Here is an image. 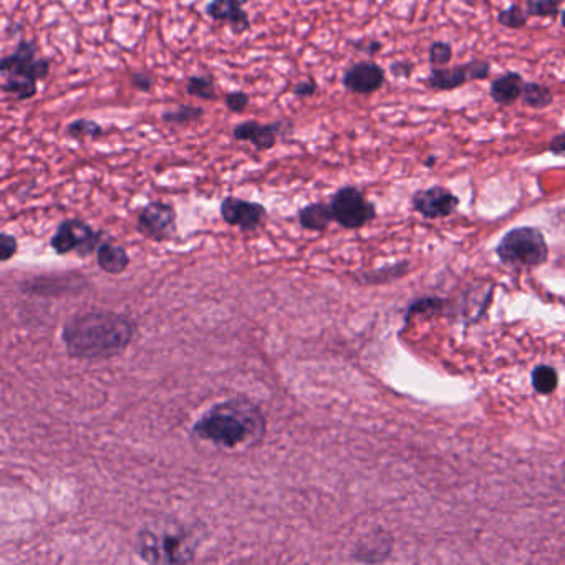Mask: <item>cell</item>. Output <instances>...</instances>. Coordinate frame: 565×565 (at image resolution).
Returning a JSON list of instances; mask_svg holds the SVG:
<instances>
[{
	"mask_svg": "<svg viewBox=\"0 0 565 565\" xmlns=\"http://www.w3.org/2000/svg\"><path fill=\"white\" fill-rule=\"evenodd\" d=\"M136 332V322L130 315L97 308L66 322L61 341L72 358L99 362L121 355L135 340Z\"/></svg>",
	"mask_w": 565,
	"mask_h": 565,
	"instance_id": "obj_1",
	"label": "cell"
},
{
	"mask_svg": "<svg viewBox=\"0 0 565 565\" xmlns=\"http://www.w3.org/2000/svg\"><path fill=\"white\" fill-rule=\"evenodd\" d=\"M267 433V418L257 403L245 396L227 398L216 403L199 416L191 436L199 443L236 451L255 448Z\"/></svg>",
	"mask_w": 565,
	"mask_h": 565,
	"instance_id": "obj_2",
	"label": "cell"
},
{
	"mask_svg": "<svg viewBox=\"0 0 565 565\" xmlns=\"http://www.w3.org/2000/svg\"><path fill=\"white\" fill-rule=\"evenodd\" d=\"M199 537L181 522L169 521L156 525H143L135 539V552L148 564L194 562Z\"/></svg>",
	"mask_w": 565,
	"mask_h": 565,
	"instance_id": "obj_3",
	"label": "cell"
},
{
	"mask_svg": "<svg viewBox=\"0 0 565 565\" xmlns=\"http://www.w3.org/2000/svg\"><path fill=\"white\" fill-rule=\"evenodd\" d=\"M496 253L504 264L540 265L547 260L549 247L537 227H516L502 237Z\"/></svg>",
	"mask_w": 565,
	"mask_h": 565,
	"instance_id": "obj_4",
	"label": "cell"
},
{
	"mask_svg": "<svg viewBox=\"0 0 565 565\" xmlns=\"http://www.w3.org/2000/svg\"><path fill=\"white\" fill-rule=\"evenodd\" d=\"M103 241V232L93 229L82 219H65L56 226L50 245L59 255L75 254L78 257H90L97 253Z\"/></svg>",
	"mask_w": 565,
	"mask_h": 565,
	"instance_id": "obj_5",
	"label": "cell"
},
{
	"mask_svg": "<svg viewBox=\"0 0 565 565\" xmlns=\"http://www.w3.org/2000/svg\"><path fill=\"white\" fill-rule=\"evenodd\" d=\"M334 221L345 229H360L377 217L375 204L355 186H344L332 196L330 201Z\"/></svg>",
	"mask_w": 565,
	"mask_h": 565,
	"instance_id": "obj_6",
	"label": "cell"
},
{
	"mask_svg": "<svg viewBox=\"0 0 565 565\" xmlns=\"http://www.w3.org/2000/svg\"><path fill=\"white\" fill-rule=\"evenodd\" d=\"M39 45L33 40H22L11 55L0 60V72L4 77H25L33 82H42L49 77L50 61L39 59Z\"/></svg>",
	"mask_w": 565,
	"mask_h": 565,
	"instance_id": "obj_7",
	"label": "cell"
},
{
	"mask_svg": "<svg viewBox=\"0 0 565 565\" xmlns=\"http://www.w3.org/2000/svg\"><path fill=\"white\" fill-rule=\"evenodd\" d=\"M176 209L168 202L153 201L141 209L136 217V231L146 239L164 242L176 234Z\"/></svg>",
	"mask_w": 565,
	"mask_h": 565,
	"instance_id": "obj_8",
	"label": "cell"
},
{
	"mask_svg": "<svg viewBox=\"0 0 565 565\" xmlns=\"http://www.w3.org/2000/svg\"><path fill=\"white\" fill-rule=\"evenodd\" d=\"M221 217L226 224L237 227L242 232H254L264 224L267 211L260 202L227 196L221 202Z\"/></svg>",
	"mask_w": 565,
	"mask_h": 565,
	"instance_id": "obj_9",
	"label": "cell"
},
{
	"mask_svg": "<svg viewBox=\"0 0 565 565\" xmlns=\"http://www.w3.org/2000/svg\"><path fill=\"white\" fill-rule=\"evenodd\" d=\"M491 72V65L484 60L469 61L459 66H435L431 70L428 85L435 90H453L464 85L469 80H482Z\"/></svg>",
	"mask_w": 565,
	"mask_h": 565,
	"instance_id": "obj_10",
	"label": "cell"
},
{
	"mask_svg": "<svg viewBox=\"0 0 565 565\" xmlns=\"http://www.w3.org/2000/svg\"><path fill=\"white\" fill-rule=\"evenodd\" d=\"M292 131L293 126L288 121H274L270 125H262V123L247 120L234 126L232 136L237 141L253 143L259 151H267L274 148L279 136L291 135Z\"/></svg>",
	"mask_w": 565,
	"mask_h": 565,
	"instance_id": "obj_11",
	"label": "cell"
},
{
	"mask_svg": "<svg viewBox=\"0 0 565 565\" xmlns=\"http://www.w3.org/2000/svg\"><path fill=\"white\" fill-rule=\"evenodd\" d=\"M458 204L459 199L449 189L441 186L423 189L413 196V207L428 219H438V217L453 214Z\"/></svg>",
	"mask_w": 565,
	"mask_h": 565,
	"instance_id": "obj_12",
	"label": "cell"
},
{
	"mask_svg": "<svg viewBox=\"0 0 565 565\" xmlns=\"http://www.w3.org/2000/svg\"><path fill=\"white\" fill-rule=\"evenodd\" d=\"M341 83L351 93L372 95L383 87L384 72L375 61H358L345 70Z\"/></svg>",
	"mask_w": 565,
	"mask_h": 565,
	"instance_id": "obj_13",
	"label": "cell"
},
{
	"mask_svg": "<svg viewBox=\"0 0 565 565\" xmlns=\"http://www.w3.org/2000/svg\"><path fill=\"white\" fill-rule=\"evenodd\" d=\"M247 0H211L207 2L206 16L216 22H226L236 33H244L250 27V20L244 11Z\"/></svg>",
	"mask_w": 565,
	"mask_h": 565,
	"instance_id": "obj_14",
	"label": "cell"
},
{
	"mask_svg": "<svg viewBox=\"0 0 565 565\" xmlns=\"http://www.w3.org/2000/svg\"><path fill=\"white\" fill-rule=\"evenodd\" d=\"M97 264L103 272L120 275L130 267L131 257L123 245L110 239H103L97 249Z\"/></svg>",
	"mask_w": 565,
	"mask_h": 565,
	"instance_id": "obj_15",
	"label": "cell"
},
{
	"mask_svg": "<svg viewBox=\"0 0 565 565\" xmlns=\"http://www.w3.org/2000/svg\"><path fill=\"white\" fill-rule=\"evenodd\" d=\"M297 219L305 231L324 232L334 221V214H332L330 204L310 202L298 209Z\"/></svg>",
	"mask_w": 565,
	"mask_h": 565,
	"instance_id": "obj_16",
	"label": "cell"
},
{
	"mask_svg": "<svg viewBox=\"0 0 565 565\" xmlns=\"http://www.w3.org/2000/svg\"><path fill=\"white\" fill-rule=\"evenodd\" d=\"M524 80L519 73L511 72L501 75L491 83V98L499 104H511L522 97Z\"/></svg>",
	"mask_w": 565,
	"mask_h": 565,
	"instance_id": "obj_17",
	"label": "cell"
},
{
	"mask_svg": "<svg viewBox=\"0 0 565 565\" xmlns=\"http://www.w3.org/2000/svg\"><path fill=\"white\" fill-rule=\"evenodd\" d=\"M2 92L11 95L17 102H25L37 95V82L25 77H4Z\"/></svg>",
	"mask_w": 565,
	"mask_h": 565,
	"instance_id": "obj_18",
	"label": "cell"
},
{
	"mask_svg": "<svg viewBox=\"0 0 565 565\" xmlns=\"http://www.w3.org/2000/svg\"><path fill=\"white\" fill-rule=\"evenodd\" d=\"M204 115L206 113H204L202 108L193 107V104H179L174 110L164 111L161 118L169 125H189V123L201 121Z\"/></svg>",
	"mask_w": 565,
	"mask_h": 565,
	"instance_id": "obj_19",
	"label": "cell"
},
{
	"mask_svg": "<svg viewBox=\"0 0 565 565\" xmlns=\"http://www.w3.org/2000/svg\"><path fill=\"white\" fill-rule=\"evenodd\" d=\"M522 102L530 108H545L552 103V93L547 87L539 83H524V90H522Z\"/></svg>",
	"mask_w": 565,
	"mask_h": 565,
	"instance_id": "obj_20",
	"label": "cell"
},
{
	"mask_svg": "<svg viewBox=\"0 0 565 565\" xmlns=\"http://www.w3.org/2000/svg\"><path fill=\"white\" fill-rule=\"evenodd\" d=\"M559 384V375L552 367L547 365H540V367L534 368L533 372V387L534 390L540 393V395H549L552 393Z\"/></svg>",
	"mask_w": 565,
	"mask_h": 565,
	"instance_id": "obj_21",
	"label": "cell"
},
{
	"mask_svg": "<svg viewBox=\"0 0 565 565\" xmlns=\"http://www.w3.org/2000/svg\"><path fill=\"white\" fill-rule=\"evenodd\" d=\"M186 92L191 97L206 99V102L216 99L214 82H212L211 77H206V75H193V77H189L186 82Z\"/></svg>",
	"mask_w": 565,
	"mask_h": 565,
	"instance_id": "obj_22",
	"label": "cell"
},
{
	"mask_svg": "<svg viewBox=\"0 0 565 565\" xmlns=\"http://www.w3.org/2000/svg\"><path fill=\"white\" fill-rule=\"evenodd\" d=\"M66 136L70 138H99L103 135V126L93 120L80 118L68 123L65 128Z\"/></svg>",
	"mask_w": 565,
	"mask_h": 565,
	"instance_id": "obj_23",
	"label": "cell"
},
{
	"mask_svg": "<svg viewBox=\"0 0 565 565\" xmlns=\"http://www.w3.org/2000/svg\"><path fill=\"white\" fill-rule=\"evenodd\" d=\"M527 17L529 13L524 12L521 6H511L499 13L497 22L507 28H522L527 23Z\"/></svg>",
	"mask_w": 565,
	"mask_h": 565,
	"instance_id": "obj_24",
	"label": "cell"
},
{
	"mask_svg": "<svg viewBox=\"0 0 565 565\" xmlns=\"http://www.w3.org/2000/svg\"><path fill=\"white\" fill-rule=\"evenodd\" d=\"M525 12L533 17H554L559 13V0H525Z\"/></svg>",
	"mask_w": 565,
	"mask_h": 565,
	"instance_id": "obj_25",
	"label": "cell"
},
{
	"mask_svg": "<svg viewBox=\"0 0 565 565\" xmlns=\"http://www.w3.org/2000/svg\"><path fill=\"white\" fill-rule=\"evenodd\" d=\"M453 59V49L444 42H436L430 49V61L433 66H444Z\"/></svg>",
	"mask_w": 565,
	"mask_h": 565,
	"instance_id": "obj_26",
	"label": "cell"
},
{
	"mask_svg": "<svg viewBox=\"0 0 565 565\" xmlns=\"http://www.w3.org/2000/svg\"><path fill=\"white\" fill-rule=\"evenodd\" d=\"M18 250L17 237L8 234V232H2L0 236V260L2 262H8Z\"/></svg>",
	"mask_w": 565,
	"mask_h": 565,
	"instance_id": "obj_27",
	"label": "cell"
},
{
	"mask_svg": "<svg viewBox=\"0 0 565 565\" xmlns=\"http://www.w3.org/2000/svg\"><path fill=\"white\" fill-rule=\"evenodd\" d=\"M226 107L229 108V111L232 113H242L249 107L250 99L249 95L244 92H231L229 95H226Z\"/></svg>",
	"mask_w": 565,
	"mask_h": 565,
	"instance_id": "obj_28",
	"label": "cell"
},
{
	"mask_svg": "<svg viewBox=\"0 0 565 565\" xmlns=\"http://www.w3.org/2000/svg\"><path fill=\"white\" fill-rule=\"evenodd\" d=\"M130 83L133 88L138 90V92L150 93L151 90H153L154 80L150 73H146V72H135L130 77Z\"/></svg>",
	"mask_w": 565,
	"mask_h": 565,
	"instance_id": "obj_29",
	"label": "cell"
},
{
	"mask_svg": "<svg viewBox=\"0 0 565 565\" xmlns=\"http://www.w3.org/2000/svg\"><path fill=\"white\" fill-rule=\"evenodd\" d=\"M317 88H319V85L315 83V80L307 78V80H302V82L293 85L292 92L296 97L305 98V97H313V95L317 93Z\"/></svg>",
	"mask_w": 565,
	"mask_h": 565,
	"instance_id": "obj_30",
	"label": "cell"
},
{
	"mask_svg": "<svg viewBox=\"0 0 565 565\" xmlns=\"http://www.w3.org/2000/svg\"><path fill=\"white\" fill-rule=\"evenodd\" d=\"M549 151L552 154L565 156V133L554 136L549 143Z\"/></svg>",
	"mask_w": 565,
	"mask_h": 565,
	"instance_id": "obj_31",
	"label": "cell"
},
{
	"mask_svg": "<svg viewBox=\"0 0 565 565\" xmlns=\"http://www.w3.org/2000/svg\"><path fill=\"white\" fill-rule=\"evenodd\" d=\"M413 66L410 63H406V61H398V63H393L391 65V72L396 75V77H408V75L411 73Z\"/></svg>",
	"mask_w": 565,
	"mask_h": 565,
	"instance_id": "obj_32",
	"label": "cell"
},
{
	"mask_svg": "<svg viewBox=\"0 0 565 565\" xmlns=\"http://www.w3.org/2000/svg\"><path fill=\"white\" fill-rule=\"evenodd\" d=\"M357 49L367 51L368 55H373V54H377L379 49H382V45H379L378 42H367V44H357Z\"/></svg>",
	"mask_w": 565,
	"mask_h": 565,
	"instance_id": "obj_33",
	"label": "cell"
},
{
	"mask_svg": "<svg viewBox=\"0 0 565 565\" xmlns=\"http://www.w3.org/2000/svg\"><path fill=\"white\" fill-rule=\"evenodd\" d=\"M560 22H562V25L565 27V11L562 12V18H560Z\"/></svg>",
	"mask_w": 565,
	"mask_h": 565,
	"instance_id": "obj_34",
	"label": "cell"
}]
</instances>
